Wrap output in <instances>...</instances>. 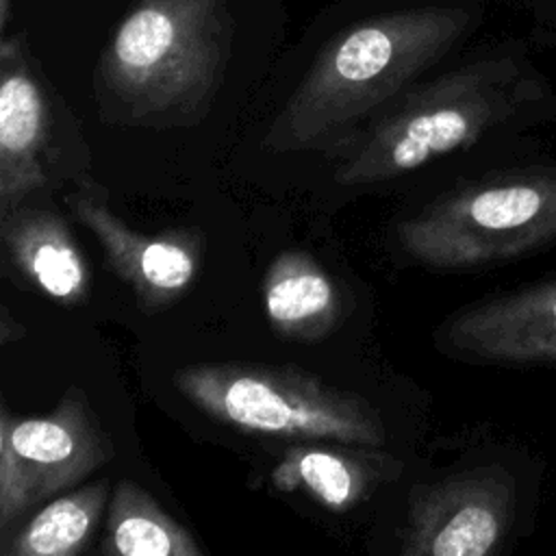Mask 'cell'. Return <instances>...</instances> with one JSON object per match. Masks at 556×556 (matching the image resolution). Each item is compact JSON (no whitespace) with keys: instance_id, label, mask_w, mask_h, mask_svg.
Masks as SVG:
<instances>
[{"instance_id":"obj_1","label":"cell","mask_w":556,"mask_h":556,"mask_svg":"<svg viewBox=\"0 0 556 556\" xmlns=\"http://www.w3.org/2000/svg\"><path fill=\"white\" fill-rule=\"evenodd\" d=\"M556 119L552 89L519 59L489 56L408 89L352 141L345 187L384 182L482 141L519 139Z\"/></svg>"},{"instance_id":"obj_2","label":"cell","mask_w":556,"mask_h":556,"mask_svg":"<svg viewBox=\"0 0 556 556\" xmlns=\"http://www.w3.org/2000/svg\"><path fill=\"white\" fill-rule=\"evenodd\" d=\"M469 26L463 7H417L341 30L271 122L265 146L300 152L343 146L441 61Z\"/></svg>"},{"instance_id":"obj_3","label":"cell","mask_w":556,"mask_h":556,"mask_svg":"<svg viewBox=\"0 0 556 556\" xmlns=\"http://www.w3.org/2000/svg\"><path fill=\"white\" fill-rule=\"evenodd\" d=\"M230 33L224 0H137L96 74L102 119L146 128L202 119L222 78Z\"/></svg>"},{"instance_id":"obj_4","label":"cell","mask_w":556,"mask_h":556,"mask_svg":"<svg viewBox=\"0 0 556 556\" xmlns=\"http://www.w3.org/2000/svg\"><path fill=\"white\" fill-rule=\"evenodd\" d=\"M404 252L434 269H482L556 248V154L526 152L439 195L397 226Z\"/></svg>"},{"instance_id":"obj_5","label":"cell","mask_w":556,"mask_h":556,"mask_svg":"<svg viewBox=\"0 0 556 556\" xmlns=\"http://www.w3.org/2000/svg\"><path fill=\"white\" fill-rule=\"evenodd\" d=\"M176 389L213 419L252 434L382 447L380 413L358 393L298 369L263 363L182 367Z\"/></svg>"},{"instance_id":"obj_6","label":"cell","mask_w":556,"mask_h":556,"mask_svg":"<svg viewBox=\"0 0 556 556\" xmlns=\"http://www.w3.org/2000/svg\"><path fill=\"white\" fill-rule=\"evenodd\" d=\"M545 458L521 443L489 450L408 497L402 554L495 556L526 539L536 523Z\"/></svg>"},{"instance_id":"obj_7","label":"cell","mask_w":556,"mask_h":556,"mask_svg":"<svg viewBox=\"0 0 556 556\" xmlns=\"http://www.w3.org/2000/svg\"><path fill=\"white\" fill-rule=\"evenodd\" d=\"M437 345L473 365L556 367V276L460 306L437 328Z\"/></svg>"},{"instance_id":"obj_8","label":"cell","mask_w":556,"mask_h":556,"mask_svg":"<svg viewBox=\"0 0 556 556\" xmlns=\"http://www.w3.org/2000/svg\"><path fill=\"white\" fill-rule=\"evenodd\" d=\"M72 215L91 230L113 271L130 285L146 311H156L180 300L200 269V239L189 230L146 235L126 224L109 204L106 191L78 185L67 193Z\"/></svg>"},{"instance_id":"obj_9","label":"cell","mask_w":556,"mask_h":556,"mask_svg":"<svg viewBox=\"0 0 556 556\" xmlns=\"http://www.w3.org/2000/svg\"><path fill=\"white\" fill-rule=\"evenodd\" d=\"M0 428L7 430L17 454L39 471L43 500L76 486L115 454L109 432L76 387H70L43 417L15 419L2 406Z\"/></svg>"},{"instance_id":"obj_10","label":"cell","mask_w":556,"mask_h":556,"mask_svg":"<svg viewBox=\"0 0 556 556\" xmlns=\"http://www.w3.org/2000/svg\"><path fill=\"white\" fill-rule=\"evenodd\" d=\"M0 61V217H7L50 180V117L20 43L4 39Z\"/></svg>"},{"instance_id":"obj_11","label":"cell","mask_w":556,"mask_h":556,"mask_svg":"<svg viewBox=\"0 0 556 556\" xmlns=\"http://www.w3.org/2000/svg\"><path fill=\"white\" fill-rule=\"evenodd\" d=\"M2 245L17 271L46 298L74 306L89 295V269L67 222L52 208L22 204L0 217Z\"/></svg>"},{"instance_id":"obj_12","label":"cell","mask_w":556,"mask_h":556,"mask_svg":"<svg viewBox=\"0 0 556 556\" xmlns=\"http://www.w3.org/2000/svg\"><path fill=\"white\" fill-rule=\"evenodd\" d=\"M378 450L337 441L300 443L285 452L271 482L278 491H302L341 513L361 504L387 473L397 471V463Z\"/></svg>"},{"instance_id":"obj_13","label":"cell","mask_w":556,"mask_h":556,"mask_svg":"<svg viewBox=\"0 0 556 556\" xmlns=\"http://www.w3.org/2000/svg\"><path fill=\"white\" fill-rule=\"evenodd\" d=\"M263 302L274 332L298 341L326 337L341 317L334 282L317 258L302 250H285L269 263Z\"/></svg>"},{"instance_id":"obj_14","label":"cell","mask_w":556,"mask_h":556,"mask_svg":"<svg viewBox=\"0 0 556 556\" xmlns=\"http://www.w3.org/2000/svg\"><path fill=\"white\" fill-rule=\"evenodd\" d=\"M100 552L111 556L204 554L195 536L132 480H119L111 489Z\"/></svg>"},{"instance_id":"obj_15","label":"cell","mask_w":556,"mask_h":556,"mask_svg":"<svg viewBox=\"0 0 556 556\" xmlns=\"http://www.w3.org/2000/svg\"><path fill=\"white\" fill-rule=\"evenodd\" d=\"M109 497L111 489L106 480H98L54 497L22 528H15L11 536H4L2 556L80 554L109 506Z\"/></svg>"},{"instance_id":"obj_16","label":"cell","mask_w":556,"mask_h":556,"mask_svg":"<svg viewBox=\"0 0 556 556\" xmlns=\"http://www.w3.org/2000/svg\"><path fill=\"white\" fill-rule=\"evenodd\" d=\"M43 502L41 478L13 447L7 430L0 428V530L7 536L20 517L35 504Z\"/></svg>"},{"instance_id":"obj_17","label":"cell","mask_w":556,"mask_h":556,"mask_svg":"<svg viewBox=\"0 0 556 556\" xmlns=\"http://www.w3.org/2000/svg\"><path fill=\"white\" fill-rule=\"evenodd\" d=\"M26 334V328L11 317V311L2 304V313H0V343L9 345L11 341H17Z\"/></svg>"}]
</instances>
